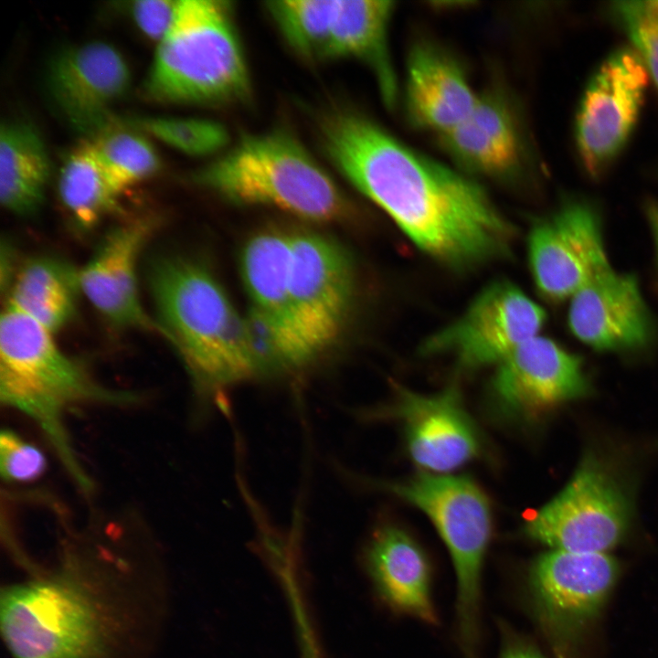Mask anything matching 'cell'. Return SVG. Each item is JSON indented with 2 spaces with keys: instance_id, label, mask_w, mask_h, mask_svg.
Returning <instances> with one entry per match:
<instances>
[{
  "instance_id": "obj_1",
  "label": "cell",
  "mask_w": 658,
  "mask_h": 658,
  "mask_svg": "<svg viewBox=\"0 0 658 658\" xmlns=\"http://www.w3.org/2000/svg\"><path fill=\"white\" fill-rule=\"evenodd\" d=\"M330 160L423 252L452 268L496 259L513 228L467 174L422 154L370 119L339 111L322 123Z\"/></svg>"
},
{
  "instance_id": "obj_2",
  "label": "cell",
  "mask_w": 658,
  "mask_h": 658,
  "mask_svg": "<svg viewBox=\"0 0 658 658\" xmlns=\"http://www.w3.org/2000/svg\"><path fill=\"white\" fill-rule=\"evenodd\" d=\"M147 284L161 336L176 350L204 394L270 367L248 320L202 264L175 255L154 259Z\"/></svg>"
},
{
  "instance_id": "obj_3",
  "label": "cell",
  "mask_w": 658,
  "mask_h": 658,
  "mask_svg": "<svg viewBox=\"0 0 658 658\" xmlns=\"http://www.w3.org/2000/svg\"><path fill=\"white\" fill-rule=\"evenodd\" d=\"M0 398L39 427L75 483L89 493L92 483L76 458L64 416L80 404L125 405L137 396L100 384L59 348L52 332L5 305L0 319Z\"/></svg>"
},
{
  "instance_id": "obj_4",
  "label": "cell",
  "mask_w": 658,
  "mask_h": 658,
  "mask_svg": "<svg viewBox=\"0 0 658 658\" xmlns=\"http://www.w3.org/2000/svg\"><path fill=\"white\" fill-rule=\"evenodd\" d=\"M91 578L67 553L57 570L2 591L1 631L13 658H106L114 621Z\"/></svg>"
},
{
  "instance_id": "obj_5",
  "label": "cell",
  "mask_w": 658,
  "mask_h": 658,
  "mask_svg": "<svg viewBox=\"0 0 658 658\" xmlns=\"http://www.w3.org/2000/svg\"><path fill=\"white\" fill-rule=\"evenodd\" d=\"M228 3L179 0L145 90L163 102L219 103L249 95V80Z\"/></svg>"
},
{
  "instance_id": "obj_6",
  "label": "cell",
  "mask_w": 658,
  "mask_h": 658,
  "mask_svg": "<svg viewBox=\"0 0 658 658\" xmlns=\"http://www.w3.org/2000/svg\"><path fill=\"white\" fill-rule=\"evenodd\" d=\"M194 178L234 203L271 206L314 221L342 218L348 207L333 179L283 132L242 139Z\"/></svg>"
},
{
  "instance_id": "obj_7",
  "label": "cell",
  "mask_w": 658,
  "mask_h": 658,
  "mask_svg": "<svg viewBox=\"0 0 658 658\" xmlns=\"http://www.w3.org/2000/svg\"><path fill=\"white\" fill-rule=\"evenodd\" d=\"M381 484L421 510L437 528L452 558L460 626L470 640L478 609L481 569L492 531L485 494L467 477L427 472Z\"/></svg>"
},
{
  "instance_id": "obj_8",
  "label": "cell",
  "mask_w": 658,
  "mask_h": 658,
  "mask_svg": "<svg viewBox=\"0 0 658 658\" xmlns=\"http://www.w3.org/2000/svg\"><path fill=\"white\" fill-rule=\"evenodd\" d=\"M649 72L631 47L611 51L589 78L574 119V140L586 174L598 178L627 146L638 123Z\"/></svg>"
},
{
  "instance_id": "obj_9",
  "label": "cell",
  "mask_w": 658,
  "mask_h": 658,
  "mask_svg": "<svg viewBox=\"0 0 658 658\" xmlns=\"http://www.w3.org/2000/svg\"><path fill=\"white\" fill-rule=\"evenodd\" d=\"M628 500L594 456L579 464L567 486L527 519L526 534L552 548L607 553L626 534Z\"/></svg>"
},
{
  "instance_id": "obj_10",
  "label": "cell",
  "mask_w": 658,
  "mask_h": 658,
  "mask_svg": "<svg viewBox=\"0 0 658 658\" xmlns=\"http://www.w3.org/2000/svg\"><path fill=\"white\" fill-rule=\"evenodd\" d=\"M354 286L350 258L336 242L315 233L290 235V296L311 360L340 334Z\"/></svg>"
},
{
  "instance_id": "obj_11",
  "label": "cell",
  "mask_w": 658,
  "mask_h": 658,
  "mask_svg": "<svg viewBox=\"0 0 658 658\" xmlns=\"http://www.w3.org/2000/svg\"><path fill=\"white\" fill-rule=\"evenodd\" d=\"M543 308L505 281L485 287L454 322L430 336L425 355H451L464 368L498 365L525 342L539 334Z\"/></svg>"
},
{
  "instance_id": "obj_12",
  "label": "cell",
  "mask_w": 658,
  "mask_h": 658,
  "mask_svg": "<svg viewBox=\"0 0 658 658\" xmlns=\"http://www.w3.org/2000/svg\"><path fill=\"white\" fill-rule=\"evenodd\" d=\"M534 281L551 301L570 299L610 267L596 207L583 198L565 201L536 221L527 240Z\"/></svg>"
},
{
  "instance_id": "obj_13",
  "label": "cell",
  "mask_w": 658,
  "mask_h": 658,
  "mask_svg": "<svg viewBox=\"0 0 658 658\" xmlns=\"http://www.w3.org/2000/svg\"><path fill=\"white\" fill-rule=\"evenodd\" d=\"M289 269L290 235L263 232L244 247L241 273L250 306L249 322L272 366H299L311 360L294 320Z\"/></svg>"
},
{
  "instance_id": "obj_14",
  "label": "cell",
  "mask_w": 658,
  "mask_h": 658,
  "mask_svg": "<svg viewBox=\"0 0 658 658\" xmlns=\"http://www.w3.org/2000/svg\"><path fill=\"white\" fill-rule=\"evenodd\" d=\"M491 387L494 409L504 418L525 420L589 389L581 359L539 334L498 364Z\"/></svg>"
},
{
  "instance_id": "obj_15",
  "label": "cell",
  "mask_w": 658,
  "mask_h": 658,
  "mask_svg": "<svg viewBox=\"0 0 658 658\" xmlns=\"http://www.w3.org/2000/svg\"><path fill=\"white\" fill-rule=\"evenodd\" d=\"M618 576V563L607 553L551 550L534 563L530 586L547 623L570 640L598 617Z\"/></svg>"
},
{
  "instance_id": "obj_16",
  "label": "cell",
  "mask_w": 658,
  "mask_h": 658,
  "mask_svg": "<svg viewBox=\"0 0 658 658\" xmlns=\"http://www.w3.org/2000/svg\"><path fill=\"white\" fill-rule=\"evenodd\" d=\"M131 75L122 54L102 41L59 51L47 71L51 100L77 131L98 133L110 125V107L128 90Z\"/></svg>"
},
{
  "instance_id": "obj_17",
  "label": "cell",
  "mask_w": 658,
  "mask_h": 658,
  "mask_svg": "<svg viewBox=\"0 0 658 658\" xmlns=\"http://www.w3.org/2000/svg\"><path fill=\"white\" fill-rule=\"evenodd\" d=\"M155 228L156 219L144 216L110 229L79 269V283L80 292L112 325L161 335L141 302L137 281L139 256Z\"/></svg>"
},
{
  "instance_id": "obj_18",
  "label": "cell",
  "mask_w": 658,
  "mask_h": 658,
  "mask_svg": "<svg viewBox=\"0 0 658 658\" xmlns=\"http://www.w3.org/2000/svg\"><path fill=\"white\" fill-rule=\"evenodd\" d=\"M387 411L402 422L409 452L426 470L448 472L480 452V434L455 387L420 395L398 387Z\"/></svg>"
},
{
  "instance_id": "obj_19",
  "label": "cell",
  "mask_w": 658,
  "mask_h": 658,
  "mask_svg": "<svg viewBox=\"0 0 658 658\" xmlns=\"http://www.w3.org/2000/svg\"><path fill=\"white\" fill-rule=\"evenodd\" d=\"M568 324L577 339L599 351L642 347L653 331L637 279L611 267L570 298Z\"/></svg>"
},
{
  "instance_id": "obj_20",
  "label": "cell",
  "mask_w": 658,
  "mask_h": 658,
  "mask_svg": "<svg viewBox=\"0 0 658 658\" xmlns=\"http://www.w3.org/2000/svg\"><path fill=\"white\" fill-rule=\"evenodd\" d=\"M479 99L461 65L431 44H417L407 63L404 104L411 124L442 135L461 124Z\"/></svg>"
},
{
  "instance_id": "obj_21",
  "label": "cell",
  "mask_w": 658,
  "mask_h": 658,
  "mask_svg": "<svg viewBox=\"0 0 658 658\" xmlns=\"http://www.w3.org/2000/svg\"><path fill=\"white\" fill-rule=\"evenodd\" d=\"M446 153L466 174L512 178L522 170L524 144L512 110L500 95H479L471 114L440 135Z\"/></svg>"
},
{
  "instance_id": "obj_22",
  "label": "cell",
  "mask_w": 658,
  "mask_h": 658,
  "mask_svg": "<svg viewBox=\"0 0 658 658\" xmlns=\"http://www.w3.org/2000/svg\"><path fill=\"white\" fill-rule=\"evenodd\" d=\"M394 8L392 1L336 0L331 42V58H356L370 69L383 101L390 109L398 100V78L388 44Z\"/></svg>"
},
{
  "instance_id": "obj_23",
  "label": "cell",
  "mask_w": 658,
  "mask_h": 658,
  "mask_svg": "<svg viewBox=\"0 0 658 658\" xmlns=\"http://www.w3.org/2000/svg\"><path fill=\"white\" fill-rule=\"evenodd\" d=\"M375 583L396 610L434 622L430 569L421 548L403 530L384 526L373 536L367 554Z\"/></svg>"
},
{
  "instance_id": "obj_24",
  "label": "cell",
  "mask_w": 658,
  "mask_h": 658,
  "mask_svg": "<svg viewBox=\"0 0 658 658\" xmlns=\"http://www.w3.org/2000/svg\"><path fill=\"white\" fill-rule=\"evenodd\" d=\"M12 281L7 306L53 334L72 319L80 292L79 270L56 258L36 257L27 260Z\"/></svg>"
},
{
  "instance_id": "obj_25",
  "label": "cell",
  "mask_w": 658,
  "mask_h": 658,
  "mask_svg": "<svg viewBox=\"0 0 658 658\" xmlns=\"http://www.w3.org/2000/svg\"><path fill=\"white\" fill-rule=\"evenodd\" d=\"M49 159L43 141L29 124L2 123L0 129V200L22 217L41 207L49 178Z\"/></svg>"
},
{
  "instance_id": "obj_26",
  "label": "cell",
  "mask_w": 658,
  "mask_h": 658,
  "mask_svg": "<svg viewBox=\"0 0 658 658\" xmlns=\"http://www.w3.org/2000/svg\"><path fill=\"white\" fill-rule=\"evenodd\" d=\"M58 193L67 212L80 229L94 227L116 208L120 196L90 142L81 143L67 155L59 173Z\"/></svg>"
},
{
  "instance_id": "obj_27",
  "label": "cell",
  "mask_w": 658,
  "mask_h": 658,
  "mask_svg": "<svg viewBox=\"0 0 658 658\" xmlns=\"http://www.w3.org/2000/svg\"><path fill=\"white\" fill-rule=\"evenodd\" d=\"M336 0L269 1L266 8L288 44L302 57L331 58Z\"/></svg>"
},
{
  "instance_id": "obj_28",
  "label": "cell",
  "mask_w": 658,
  "mask_h": 658,
  "mask_svg": "<svg viewBox=\"0 0 658 658\" xmlns=\"http://www.w3.org/2000/svg\"><path fill=\"white\" fill-rule=\"evenodd\" d=\"M90 144L120 196L160 169V158L153 144L132 130L109 125L95 135Z\"/></svg>"
},
{
  "instance_id": "obj_29",
  "label": "cell",
  "mask_w": 658,
  "mask_h": 658,
  "mask_svg": "<svg viewBox=\"0 0 658 658\" xmlns=\"http://www.w3.org/2000/svg\"><path fill=\"white\" fill-rule=\"evenodd\" d=\"M166 144L191 155H207L222 149L228 141L226 128L218 122L172 117H145L131 122Z\"/></svg>"
},
{
  "instance_id": "obj_30",
  "label": "cell",
  "mask_w": 658,
  "mask_h": 658,
  "mask_svg": "<svg viewBox=\"0 0 658 658\" xmlns=\"http://www.w3.org/2000/svg\"><path fill=\"white\" fill-rule=\"evenodd\" d=\"M611 21L627 37L658 89V0L612 1L607 7Z\"/></svg>"
},
{
  "instance_id": "obj_31",
  "label": "cell",
  "mask_w": 658,
  "mask_h": 658,
  "mask_svg": "<svg viewBox=\"0 0 658 658\" xmlns=\"http://www.w3.org/2000/svg\"><path fill=\"white\" fill-rule=\"evenodd\" d=\"M46 469V459L35 445L15 431L4 430L0 435V471L7 482H29Z\"/></svg>"
},
{
  "instance_id": "obj_32",
  "label": "cell",
  "mask_w": 658,
  "mask_h": 658,
  "mask_svg": "<svg viewBox=\"0 0 658 658\" xmlns=\"http://www.w3.org/2000/svg\"><path fill=\"white\" fill-rule=\"evenodd\" d=\"M178 1L138 0L128 10L138 28L148 37L161 41L170 28Z\"/></svg>"
},
{
  "instance_id": "obj_33",
  "label": "cell",
  "mask_w": 658,
  "mask_h": 658,
  "mask_svg": "<svg viewBox=\"0 0 658 658\" xmlns=\"http://www.w3.org/2000/svg\"><path fill=\"white\" fill-rule=\"evenodd\" d=\"M645 214L651 229L658 263V201H649L645 206Z\"/></svg>"
},
{
  "instance_id": "obj_34",
  "label": "cell",
  "mask_w": 658,
  "mask_h": 658,
  "mask_svg": "<svg viewBox=\"0 0 658 658\" xmlns=\"http://www.w3.org/2000/svg\"><path fill=\"white\" fill-rule=\"evenodd\" d=\"M502 658H541L535 652L525 648H513L507 651Z\"/></svg>"
}]
</instances>
